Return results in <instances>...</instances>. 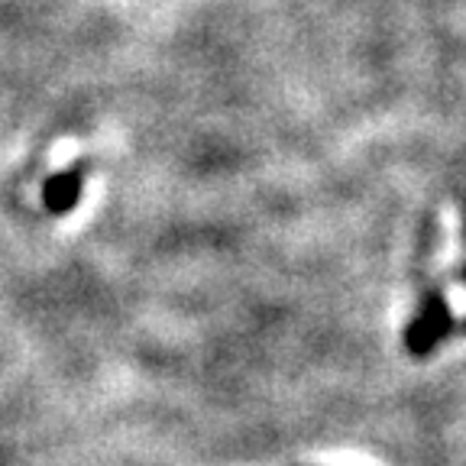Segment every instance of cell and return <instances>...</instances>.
I'll list each match as a JSON object with an SVG mask.
<instances>
[{"instance_id": "1", "label": "cell", "mask_w": 466, "mask_h": 466, "mask_svg": "<svg viewBox=\"0 0 466 466\" xmlns=\"http://www.w3.org/2000/svg\"><path fill=\"white\" fill-rule=\"evenodd\" d=\"M451 328H453L451 308H447V301L437 291H431L428 299L421 301V308H418V314L411 318V324H408L405 350L411 357H428L431 350L451 334Z\"/></svg>"}, {"instance_id": "2", "label": "cell", "mask_w": 466, "mask_h": 466, "mask_svg": "<svg viewBox=\"0 0 466 466\" xmlns=\"http://www.w3.org/2000/svg\"><path fill=\"white\" fill-rule=\"evenodd\" d=\"M85 175H87V166H72L66 172H56L46 182L43 188V201L52 214H68L78 204L81 191H85Z\"/></svg>"}, {"instance_id": "3", "label": "cell", "mask_w": 466, "mask_h": 466, "mask_svg": "<svg viewBox=\"0 0 466 466\" xmlns=\"http://www.w3.org/2000/svg\"><path fill=\"white\" fill-rule=\"evenodd\" d=\"M463 328H466V320H463Z\"/></svg>"}]
</instances>
